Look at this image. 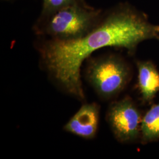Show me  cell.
Instances as JSON below:
<instances>
[{
    "label": "cell",
    "instance_id": "obj_8",
    "mask_svg": "<svg viewBox=\"0 0 159 159\" xmlns=\"http://www.w3.org/2000/svg\"><path fill=\"white\" fill-rule=\"evenodd\" d=\"M43 13L48 16L67 6L77 2L78 0H43Z\"/></svg>",
    "mask_w": 159,
    "mask_h": 159
},
{
    "label": "cell",
    "instance_id": "obj_3",
    "mask_svg": "<svg viewBox=\"0 0 159 159\" xmlns=\"http://www.w3.org/2000/svg\"><path fill=\"white\" fill-rule=\"evenodd\" d=\"M85 76L98 96L108 100L125 89L132 78V69L123 58L108 55L91 60Z\"/></svg>",
    "mask_w": 159,
    "mask_h": 159
},
{
    "label": "cell",
    "instance_id": "obj_2",
    "mask_svg": "<svg viewBox=\"0 0 159 159\" xmlns=\"http://www.w3.org/2000/svg\"><path fill=\"white\" fill-rule=\"evenodd\" d=\"M101 10L89 8L77 1L47 16L46 23L38 31L54 40L76 39L96 25Z\"/></svg>",
    "mask_w": 159,
    "mask_h": 159
},
{
    "label": "cell",
    "instance_id": "obj_7",
    "mask_svg": "<svg viewBox=\"0 0 159 159\" xmlns=\"http://www.w3.org/2000/svg\"><path fill=\"white\" fill-rule=\"evenodd\" d=\"M159 140V102L153 104L143 116L140 142L144 145Z\"/></svg>",
    "mask_w": 159,
    "mask_h": 159
},
{
    "label": "cell",
    "instance_id": "obj_6",
    "mask_svg": "<svg viewBox=\"0 0 159 159\" xmlns=\"http://www.w3.org/2000/svg\"><path fill=\"white\" fill-rule=\"evenodd\" d=\"M137 89L143 104H151L159 91V71L150 60L136 61Z\"/></svg>",
    "mask_w": 159,
    "mask_h": 159
},
{
    "label": "cell",
    "instance_id": "obj_1",
    "mask_svg": "<svg viewBox=\"0 0 159 159\" xmlns=\"http://www.w3.org/2000/svg\"><path fill=\"white\" fill-rule=\"evenodd\" d=\"M159 41V25L129 6L110 12L84 35L73 40L51 39L40 47L41 61L58 85L80 100L84 99L81 67L91 53L107 47L126 49L133 54L138 45L148 40Z\"/></svg>",
    "mask_w": 159,
    "mask_h": 159
},
{
    "label": "cell",
    "instance_id": "obj_4",
    "mask_svg": "<svg viewBox=\"0 0 159 159\" xmlns=\"http://www.w3.org/2000/svg\"><path fill=\"white\" fill-rule=\"evenodd\" d=\"M143 114L129 96L110 104L106 120L116 139L121 143L140 142Z\"/></svg>",
    "mask_w": 159,
    "mask_h": 159
},
{
    "label": "cell",
    "instance_id": "obj_5",
    "mask_svg": "<svg viewBox=\"0 0 159 159\" xmlns=\"http://www.w3.org/2000/svg\"><path fill=\"white\" fill-rule=\"evenodd\" d=\"M100 107L95 103L83 104L69 120L64 130L84 139L95 137L98 128Z\"/></svg>",
    "mask_w": 159,
    "mask_h": 159
}]
</instances>
